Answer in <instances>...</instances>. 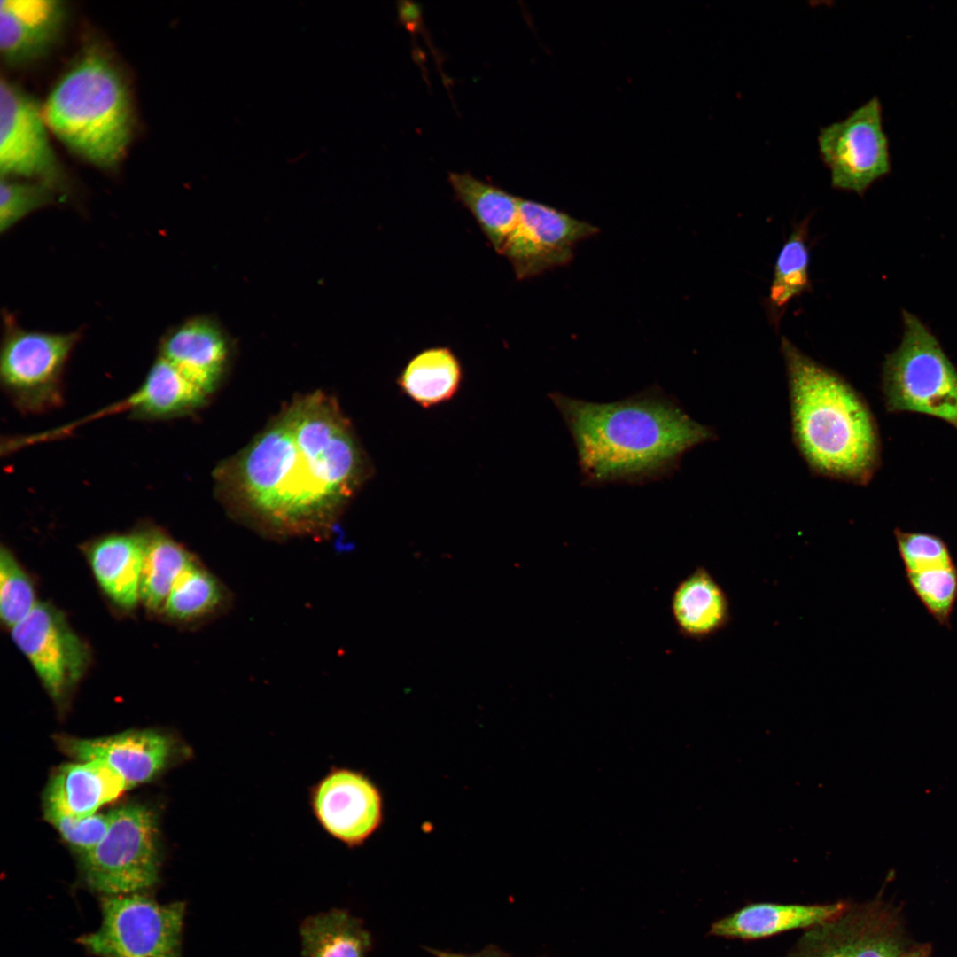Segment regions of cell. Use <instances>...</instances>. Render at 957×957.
<instances>
[{"label": "cell", "instance_id": "cell-21", "mask_svg": "<svg viewBox=\"0 0 957 957\" xmlns=\"http://www.w3.org/2000/svg\"><path fill=\"white\" fill-rule=\"evenodd\" d=\"M206 397L175 366L159 356L140 387L120 404L106 408L105 414L128 410L135 418L163 420L193 411Z\"/></svg>", "mask_w": 957, "mask_h": 957}, {"label": "cell", "instance_id": "cell-17", "mask_svg": "<svg viewBox=\"0 0 957 957\" xmlns=\"http://www.w3.org/2000/svg\"><path fill=\"white\" fill-rule=\"evenodd\" d=\"M160 356L208 396L224 370L227 345L217 327L206 320L195 319L165 336Z\"/></svg>", "mask_w": 957, "mask_h": 957}, {"label": "cell", "instance_id": "cell-2", "mask_svg": "<svg viewBox=\"0 0 957 957\" xmlns=\"http://www.w3.org/2000/svg\"><path fill=\"white\" fill-rule=\"evenodd\" d=\"M549 398L572 435L583 484L640 485L663 479L689 450L715 439L657 385L611 402L554 392Z\"/></svg>", "mask_w": 957, "mask_h": 957}, {"label": "cell", "instance_id": "cell-18", "mask_svg": "<svg viewBox=\"0 0 957 957\" xmlns=\"http://www.w3.org/2000/svg\"><path fill=\"white\" fill-rule=\"evenodd\" d=\"M670 610L680 634L693 640L713 636L731 621L728 596L704 566H697L677 583Z\"/></svg>", "mask_w": 957, "mask_h": 957}, {"label": "cell", "instance_id": "cell-26", "mask_svg": "<svg viewBox=\"0 0 957 957\" xmlns=\"http://www.w3.org/2000/svg\"><path fill=\"white\" fill-rule=\"evenodd\" d=\"M141 531L144 554L139 599L151 610L163 609L175 581L197 558L157 527L147 526Z\"/></svg>", "mask_w": 957, "mask_h": 957}, {"label": "cell", "instance_id": "cell-6", "mask_svg": "<svg viewBox=\"0 0 957 957\" xmlns=\"http://www.w3.org/2000/svg\"><path fill=\"white\" fill-rule=\"evenodd\" d=\"M112 813L104 837L81 856L83 879L104 896L142 892L159 879L155 815L141 805L122 806Z\"/></svg>", "mask_w": 957, "mask_h": 957}, {"label": "cell", "instance_id": "cell-1", "mask_svg": "<svg viewBox=\"0 0 957 957\" xmlns=\"http://www.w3.org/2000/svg\"><path fill=\"white\" fill-rule=\"evenodd\" d=\"M230 469L244 508L283 534L325 527L369 475L347 419L319 393L292 404Z\"/></svg>", "mask_w": 957, "mask_h": 957}, {"label": "cell", "instance_id": "cell-32", "mask_svg": "<svg viewBox=\"0 0 957 957\" xmlns=\"http://www.w3.org/2000/svg\"><path fill=\"white\" fill-rule=\"evenodd\" d=\"M897 541L908 573L952 567L946 547L935 536L899 532Z\"/></svg>", "mask_w": 957, "mask_h": 957}, {"label": "cell", "instance_id": "cell-20", "mask_svg": "<svg viewBox=\"0 0 957 957\" xmlns=\"http://www.w3.org/2000/svg\"><path fill=\"white\" fill-rule=\"evenodd\" d=\"M87 554L105 595L122 609L134 608L139 599L144 554L142 531L101 537L89 545Z\"/></svg>", "mask_w": 957, "mask_h": 957}, {"label": "cell", "instance_id": "cell-35", "mask_svg": "<svg viewBox=\"0 0 957 957\" xmlns=\"http://www.w3.org/2000/svg\"><path fill=\"white\" fill-rule=\"evenodd\" d=\"M899 957H930L929 950L918 948L909 952H904Z\"/></svg>", "mask_w": 957, "mask_h": 957}, {"label": "cell", "instance_id": "cell-34", "mask_svg": "<svg viewBox=\"0 0 957 957\" xmlns=\"http://www.w3.org/2000/svg\"><path fill=\"white\" fill-rule=\"evenodd\" d=\"M436 957H510L495 947H487L475 954L464 955L440 951H432Z\"/></svg>", "mask_w": 957, "mask_h": 957}, {"label": "cell", "instance_id": "cell-25", "mask_svg": "<svg viewBox=\"0 0 957 957\" xmlns=\"http://www.w3.org/2000/svg\"><path fill=\"white\" fill-rule=\"evenodd\" d=\"M231 604L225 584L197 559L175 581L162 610L172 619L195 623L222 616Z\"/></svg>", "mask_w": 957, "mask_h": 957}, {"label": "cell", "instance_id": "cell-8", "mask_svg": "<svg viewBox=\"0 0 957 957\" xmlns=\"http://www.w3.org/2000/svg\"><path fill=\"white\" fill-rule=\"evenodd\" d=\"M78 338L76 332L31 331L7 322L0 377L19 411L40 414L62 404L64 368Z\"/></svg>", "mask_w": 957, "mask_h": 957}, {"label": "cell", "instance_id": "cell-12", "mask_svg": "<svg viewBox=\"0 0 957 957\" xmlns=\"http://www.w3.org/2000/svg\"><path fill=\"white\" fill-rule=\"evenodd\" d=\"M309 805L320 828L350 848L365 844L383 822L380 790L349 767L331 766L310 788Z\"/></svg>", "mask_w": 957, "mask_h": 957}, {"label": "cell", "instance_id": "cell-22", "mask_svg": "<svg viewBox=\"0 0 957 957\" xmlns=\"http://www.w3.org/2000/svg\"><path fill=\"white\" fill-rule=\"evenodd\" d=\"M455 198L474 217L494 250L501 254L516 226L520 198L468 172L448 173Z\"/></svg>", "mask_w": 957, "mask_h": 957}, {"label": "cell", "instance_id": "cell-4", "mask_svg": "<svg viewBox=\"0 0 957 957\" xmlns=\"http://www.w3.org/2000/svg\"><path fill=\"white\" fill-rule=\"evenodd\" d=\"M42 110L49 130L87 162L113 169L124 158L133 136V105L127 82L106 51L84 49Z\"/></svg>", "mask_w": 957, "mask_h": 957}, {"label": "cell", "instance_id": "cell-23", "mask_svg": "<svg viewBox=\"0 0 957 957\" xmlns=\"http://www.w3.org/2000/svg\"><path fill=\"white\" fill-rule=\"evenodd\" d=\"M463 377L462 363L447 346H433L414 355L397 377L404 395L428 408L451 400Z\"/></svg>", "mask_w": 957, "mask_h": 957}, {"label": "cell", "instance_id": "cell-27", "mask_svg": "<svg viewBox=\"0 0 957 957\" xmlns=\"http://www.w3.org/2000/svg\"><path fill=\"white\" fill-rule=\"evenodd\" d=\"M809 220L792 228L774 266L766 308L769 321L778 328L788 305L795 298L811 291Z\"/></svg>", "mask_w": 957, "mask_h": 957}, {"label": "cell", "instance_id": "cell-24", "mask_svg": "<svg viewBox=\"0 0 957 957\" xmlns=\"http://www.w3.org/2000/svg\"><path fill=\"white\" fill-rule=\"evenodd\" d=\"M302 957H368L371 937L348 911L333 908L300 925Z\"/></svg>", "mask_w": 957, "mask_h": 957}, {"label": "cell", "instance_id": "cell-29", "mask_svg": "<svg viewBox=\"0 0 957 957\" xmlns=\"http://www.w3.org/2000/svg\"><path fill=\"white\" fill-rule=\"evenodd\" d=\"M57 192L41 182L1 177V231L8 230L29 213L52 203Z\"/></svg>", "mask_w": 957, "mask_h": 957}, {"label": "cell", "instance_id": "cell-33", "mask_svg": "<svg viewBox=\"0 0 957 957\" xmlns=\"http://www.w3.org/2000/svg\"><path fill=\"white\" fill-rule=\"evenodd\" d=\"M903 953L900 938L891 930L867 932L819 957H899Z\"/></svg>", "mask_w": 957, "mask_h": 957}, {"label": "cell", "instance_id": "cell-10", "mask_svg": "<svg viewBox=\"0 0 957 957\" xmlns=\"http://www.w3.org/2000/svg\"><path fill=\"white\" fill-rule=\"evenodd\" d=\"M42 106L15 83H0L1 177L46 183L55 190L65 174L51 144Z\"/></svg>", "mask_w": 957, "mask_h": 957}, {"label": "cell", "instance_id": "cell-19", "mask_svg": "<svg viewBox=\"0 0 957 957\" xmlns=\"http://www.w3.org/2000/svg\"><path fill=\"white\" fill-rule=\"evenodd\" d=\"M845 909L842 902L828 905L757 903L712 923L710 934L756 939L833 921Z\"/></svg>", "mask_w": 957, "mask_h": 957}, {"label": "cell", "instance_id": "cell-9", "mask_svg": "<svg viewBox=\"0 0 957 957\" xmlns=\"http://www.w3.org/2000/svg\"><path fill=\"white\" fill-rule=\"evenodd\" d=\"M818 150L836 190L864 194L891 171L880 100L874 97L845 118L820 129Z\"/></svg>", "mask_w": 957, "mask_h": 957}, {"label": "cell", "instance_id": "cell-16", "mask_svg": "<svg viewBox=\"0 0 957 957\" xmlns=\"http://www.w3.org/2000/svg\"><path fill=\"white\" fill-rule=\"evenodd\" d=\"M127 788L123 779L100 761H79L59 766L44 796V810L82 818L116 799Z\"/></svg>", "mask_w": 957, "mask_h": 957}, {"label": "cell", "instance_id": "cell-5", "mask_svg": "<svg viewBox=\"0 0 957 957\" xmlns=\"http://www.w3.org/2000/svg\"><path fill=\"white\" fill-rule=\"evenodd\" d=\"M899 346L886 356L883 389L891 411H912L957 425V370L931 331L912 313H902Z\"/></svg>", "mask_w": 957, "mask_h": 957}, {"label": "cell", "instance_id": "cell-13", "mask_svg": "<svg viewBox=\"0 0 957 957\" xmlns=\"http://www.w3.org/2000/svg\"><path fill=\"white\" fill-rule=\"evenodd\" d=\"M599 229L547 205L520 198L518 217L501 255L526 279L569 263L579 241Z\"/></svg>", "mask_w": 957, "mask_h": 957}, {"label": "cell", "instance_id": "cell-7", "mask_svg": "<svg viewBox=\"0 0 957 957\" xmlns=\"http://www.w3.org/2000/svg\"><path fill=\"white\" fill-rule=\"evenodd\" d=\"M97 930L79 938L97 957H181L185 904L143 892L104 896Z\"/></svg>", "mask_w": 957, "mask_h": 957}, {"label": "cell", "instance_id": "cell-15", "mask_svg": "<svg viewBox=\"0 0 957 957\" xmlns=\"http://www.w3.org/2000/svg\"><path fill=\"white\" fill-rule=\"evenodd\" d=\"M67 17L58 0H2L0 51L5 63L21 66L44 57L60 37Z\"/></svg>", "mask_w": 957, "mask_h": 957}, {"label": "cell", "instance_id": "cell-3", "mask_svg": "<svg viewBox=\"0 0 957 957\" xmlns=\"http://www.w3.org/2000/svg\"><path fill=\"white\" fill-rule=\"evenodd\" d=\"M788 378L794 443L815 474L867 482L878 459L873 416L838 373L781 338Z\"/></svg>", "mask_w": 957, "mask_h": 957}, {"label": "cell", "instance_id": "cell-30", "mask_svg": "<svg viewBox=\"0 0 957 957\" xmlns=\"http://www.w3.org/2000/svg\"><path fill=\"white\" fill-rule=\"evenodd\" d=\"M46 820L80 855L93 849L104 837L112 820V811L82 818L44 810Z\"/></svg>", "mask_w": 957, "mask_h": 957}, {"label": "cell", "instance_id": "cell-28", "mask_svg": "<svg viewBox=\"0 0 957 957\" xmlns=\"http://www.w3.org/2000/svg\"><path fill=\"white\" fill-rule=\"evenodd\" d=\"M34 586L12 552H0V616L10 628L23 620L37 605Z\"/></svg>", "mask_w": 957, "mask_h": 957}, {"label": "cell", "instance_id": "cell-31", "mask_svg": "<svg viewBox=\"0 0 957 957\" xmlns=\"http://www.w3.org/2000/svg\"><path fill=\"white\" fill-rule=\"evenodd\" d=\"M908 578L927 608L937 617L945 618L957 591V576L953 566L909 572Z\"/></svg>", "mask_w": 957, "mask_h": 957}, {"label": "cell", "instance_id": "cell-11", "mask_svg": "<svg viewBox=\"0 0 957 957\" xmlns=\"http://www.w3.org/2000/svg\"><path fill=\"white\" fill-rule=\"evenodd\" d=\"M11 634L56 701L67 696L89 666L88 646L72 630L63 614L49 603H37L23 620L11 628Z\"/></svg>", "mask_w": 957, "mask_h": 957}, {"label": "cell", "instance_id": "cell-14", "mask_svg": "<svg viewBox=\"0 0 957 957\" xmlns=\"http://www.w3.org/2000/svg\"><path fill=\"white\" fill-rule=\"evenodd\" d=\"M60 749L79 761H100L114 770L127 788L151 781L167 765L172 743L151 730L128 731L90 739L60 737Z\"/></svg>", "mask_w": 957, "mask_h": 957}]
</instances>
